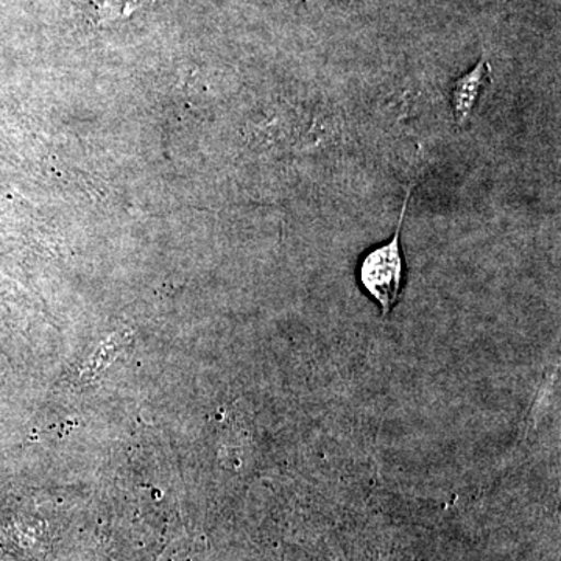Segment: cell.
<instances>
[{"instance_id":"3","label":"cell","mask_w":561,"mask_h":561,"mask_svg":"<svg viewBox=\"0 0 561 561\" xmlns=\"http://www.w3.org/2000/svg\"><path fill=\"white\" fill-rule=\"evenodd\" d=\"M125 337H127V335L114 334L111 335L108 341L102 343L101 348L95 351V353L92 354L91 359L88 360V364L81 368L80 375H77L79 381L88 382L90 379L94 378V376H98V373L103 370V368L110 364V360L116 356L117 351L121 350L122 342L125 341Z\"/></svg>"},{"instance_id":"2","label":"cell","mask_w":561,"mask_h":561,"mask_svg":"<svg viewBox=\"0 0 561 561\" xmlns=\"http://www.w3.org/2000/svg\"><path fill=\"white\" fill-rule=\"evenodd\" d=\"M490 81V65L481 60L474 69L456 80L453 88V108L459 124L470 119L472 108L478 102L483 84Z\"/></svg>"},{"instance_id":"1","label":"cell","mask_w":561,"mask_h":561,"mask_svg":"<svg viewBox=\"0 0 561 561\" xmlns=\"http://www.w3.org/2000/svg\"><path fill=\"white\" fill-rule=\"evenodd\" d=\"M411 191L405 194L393 238L365 254L360 262L359 280L364 290L378 302L382 316L389 317L400 301L405 280V261L401 250V227L408 210Z\"/></svg>"}]
</instances>
